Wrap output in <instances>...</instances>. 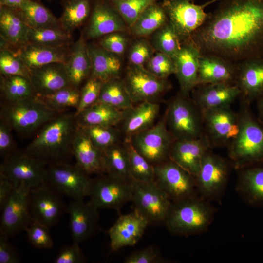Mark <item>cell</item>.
<instances>
[{"instance_id": "31", "label": "cell", "mask_w": 263, "mask_h": 263, "mask_svg": "<svg viewBox=\"0 0 263 263\" xmlns=\"http://www.w3.org/2000/svg\"><path fill=\"white\" fill-rule=\"evenodd\" d=\"M159 110L158 104L147 101L125 110L122 128L126 141H129L133 135L151 127Z\"/></svg>"}, {"instance_id": "20", "label": "cell", "mask_w": 263, "mask_h": 263, "mask_svg": "<svg viewBox=\"0 0 263 263\" xmlns=\"http://www.w3.org/2000/svg\"><path fill=\"white\" fill-rule=\"evenodd\" d=\"M202 55L196 45L189 38L181 43V47L173 57L175 73L179 84L181 93L189 96L197 85L198 71Z\"/></svg>"}, {"instance_id": "1", "label": "cell", "mask_w": 263, "mask_h": 263, "mask_svg": "<svg viewBox=\"0 0 263 263\" xmlns=\"http://www.w3.org/2000/svg\"><path fill=\"white\" fill-rule=\"evenodd\" d=\"M190 38L203 54L235 63L263 57V0H222Z\"/></svg>"}, {"instance_id": "29", "label": "cell", "mask_w": 263, "mask_h": 263, "mask_svg": "<svg viewBox=\"0 0 263 263\" xmlns=\"http://www.w3.org/2000/svg\"><path fill=\"white\" fill-rule=\"evenodd\" d=\"M236 190L248 204L263 207V162L237 170Z\"/></svg>"}, {"instance_id": "35", "label": "cell", "mask_w": 263, "mask_h": 263, "mask_svg": "<svg viewBox=\"0 0 263 263\" xmlns=\"http://www.w3.org/2000/svg\"><path fill=\"white\" fill-rule=\"evenodd\" d=\"M65 66L70 82L75 88H78L90 76L91 63L87 44L82 35L73 45Z\"/></svg>"}, {"instance_id": "51", "label": "cell", "mask_w": 263, "mask_h": 263, "mask_svg": "<svg viewBox=\"0 0 263 263\" xmlns=\"http://www.w3.org/2000/svg\"><path fill=\"white\" fill-rule=\"evenodd\" d=\"M49 227L33 220L25 229L28 238L32 245L38 249H49L53 246Z\"/></svg>"}, {"instance_id": "53", "label": "cell", "mask_w": 263, "mask_h": 263, "mask_svg": "<svg viewBox=\"0 0 263 263\" xmlns=\"http://www.w3.org/2000/svg\"><path fill=\"white\" fill-rule=\"evenodd\" d=\"M124 33L116 32L104 36L100 38L99 45L114 54L121 56L128 44V38Z\"/></svg>"}, {"instance_id": "44", "label": "cell", "mask_w": 263, "mask_h": 263, "mask_svg": "<svg viewBox=\"0 0 263 263\" xmlns=\"http://www.w3.org/2000/svg\"><path fill=\"white\" fill-rule=\"evenodd\" d=\"M132 180L144 182H154V167L141 155L130 141H126Z\"/></svg>"}, {"instance_id": "36", "label": "cell", "mask_w": 263, "mask_h": 263, "mask_svg": "<svg viewBox=\"0 0 263 263\" xmlns=\"http://www.w3.org/2000/svg\"><path fill=\"white\" fill-rule=\"evenodd\" d=\"M168 21L162 4L156 2L143 11L130 30L134 36L145 38L153 34Z\"/></svg>"}, {"instance_id": "8", "label": "cell", "mask_w": 263, "mask_h": 263, "mask_svg": "<svg viewBox=\"0 0 263 263\" xmlns=\"http://www.w3.org/2000/svg\"><path fill=\"white\" fill-rule=\"evenodd\" d=\"M47 163L25 152L14 151L4 158L0 173L5 175L15 188L23 184L32 189L48 183Z\"/></svg>"}, {"instance_id": "24", "label": "cell", "mask_w": 263, "mask_h": 263, "mask_svg": "<svg viewBox=\"0 0 263 263\" xmlns=\"http://www.w3.org/2000/svg\"><path fill=\"white\" fill-rule=\"evenodd\" d=\"M98 209L89 201L72 200L70 202L67 211L73 242L79 244L95 232L99 220Z\"/></svg>"}, {"instance_id": "46", "label": "cell", "mask_w": 263, "mask_h": 263, "mask_svg": "<svg viewBox=\"0 0 263 263\" xmlns=\"http://www.w3.org/2000/svg\"><path fill=\"white\" fill-rule=\"evenodd\" d=\"M159 0H109L121 16L129 29L133 25L143 11Z\"/></svg>"}, {"instance_id": "2", "label": "cell", "mask_w": 263, "mask_h": 263, "mask_svg": "<svg viewBox=\"0 0 263 263\" xmlns=\"http://www.w3.org/2000/svg\"><path fill=\"white\" fill-rule=\"evenodd\" d=\"M77 130L75 113L57 115L42 127L24 152L46 162L63 161L72 153Z\"/></svg>"}, {"instance_id": "57", "label": "cell", "mask_w": 263, "mask_h": 263, "mask_svg": "<svg viewBox=\"0 0 263 263\" xmlns=\"http://www.w3.org/2000/svg\"><path fill=\"white\" fill-rule=\"evenodd\" d=\"M7 236L0 233V263H18L20 258L17 250Z\"/></svg>"}, {"instance_id": "18", "label": "cell", "mask_w": 263, "mask_h": 263, "mask_svg": "<svg viewBox=\"0 0 263 263\" xmlns=\"http://www.w3.org/2000/svg\"><path fill=\"white\" fill-rule=\"evenodd\" d=\"M124 81L133 104L151 101L171 87L167 79L155 76L141 66L130 65Z\"/></svg>"}, {"instance_id": "27", "label": "cell", "mask_w": 263, "mask_h": 263, "mask_svg": "<svg viewBox=\"0 0 263 263\" xmlns=\"http://www.w3.org/2000/svg\"><path fill=\"white\" fill-rule=\"evenodd\" d=\"M236 63L212 54L202 55L198 71V85L233 83Z\"/></svg>"}, {"instance_id": "3", "label": "cell", "mask_w": 263, "mask_h": 263, "mask_svg": "<svg viewBox=\"0 0 263 263\" xmlns=\"http://www.w3.org/2000/svg\"><path fill=\"white\" fill-rule=\"evenodd\" d=\"M250 105L242 101L238 112L240 130L227 148L229 160L236 170L263 162V125Z\"/></svg>"}, {"instance_id": "14", "label": "cell", "mask_w": 263, "mask_h": 263, "mask_svg": "<svg viewBox=\"0 0 263 263\" xmlns=\"http://www.w3.org/2000/svg\"><path fill=\"white\" fill-rule=\"evenodd\" d=\"M131 181L110 173L93 180L89 201L97 209H113L119 212L131 201Z\"/></svg>"}, {"instance_id": "43", "label": "cell", "mask_w": 263, "mask_h": 263, "mask_svg": "<svg viewBox=\"0 0 263 263\" xmlns=\"http://www.w3.org/2000/svg\"><path fill=\"white\" fill-rule=\"evenodd\" d=\"M71 34L61 26L40 29L29 28V42L53 46H69L71 42Z\"/></svg>"}, {"instance_id": "17", "label": "cell", "mask_w": 263, "mask_h": 263, "mask_svg": "<svg viewBox=\"0 0 263 263\" xmlns=\"http://www.w3.org/2000/svg\"><path fill=\"white\" fill-rule=\"evenodd\" d=\"M59 193L49 183L31 189L29 207L33 220L49 228L56 225L67 210Z\"/></svg>"}, {"instance_id": "60", "label": "cell", "mask_w": 263, "mask_h": 263, "mask_svg": "<svg viewBox=\"0 0 263 263\" xmlns=\"http://www.w3.org/2000/svg\"><path fill=\"white\" fill-rule=\"evenodd\" d=\"M258 111V118L263 125V97L258 99L256 101Z\"/></svg>"}, {"instance_id": "19", "label": "cell", "mask_w": 263, "mask_h": 263, "mask_svg": "<svg viewBox=\"0 0 263 263\" xmlns=\"http://www.w3.org/2000/svg\"><path fill=\"white\" fill-rule=\"evenodd\" d=\"M234 84L240 91L242 101L250 104L263 97V57L236 63Z\"/></svg>"}, {"instance_id": "26", "label": "cell", "mask_w": 263, "mask_h": 263, "mask_svg": "<svg viewBox=\"0 0 263 263\" xmlns=\"http://www.w3.org/2000/svg\"><path fill=\"white\" fill-rule=\"evenodd\" d=\"M30 78L36 95L49 94L72 86L64 63H52L31 70Z\"/></svg>"}, {"instance_id": "10", "label": "cell", "mask_w": 263, "mask_h": 263, "mask_svg": "<svg viewBox=\"0 0 263 263\" xmlns=\"http://www.w3.org/2000/svg\"><path fill=\"white\" fill-rule=\"evenodd\" d=\"M48 183L73 200H83L90 193L93 180L76 165L52 162L47 168Z\"/></svg>"}, {"instance_id": "38", "label": "cell", "mask_w": 263, "mask_h": 263, "mask_svg": "<svg viewBox=\"0 0 263 263\" xmlns=\"http://www.w3.org/2000/svg\"><path fill=\"white\" fill-rule=\"evenodd\" d=\"M0 88L4 103L16 102L36 95L30 79L23 76L0 75Z\"/></svg>"}, {"instance_id": "4", "label": "cell", "mask_w": 263, "mask_h": 263, "mask_svg": "<svg viewBox=\"0 0 263 263\" xmlns=\"http://www.w3.org/2000/svg\"><path fill=\"white\" fill-rule=\"evenodd\" d=\"M216 209L211 202L199 195L172 202L165 221L171 233L188 236L206 232L212 223Z\"/></svg>"}, {"instance_id": "32", "label": "cell", "mask_w": 263, "mask_h": 263, "mask_svg": "<svg viewBox=\"0 0 263 263\" xmlns=\"http://www.w3.org/2000/svg\"><path fill=\"white\" fill-rule=\"evenodd\" d=\"M29 30L16 9L0 6V37L17 51L29 43Z\"/></svg>"}, {"instance_id": "12", "label": "cell", "mask_w": 263, "mask_h": 263, "mask_svg": "<svg viewBox=\"0 0 263 263\" xmlns=\"http://www.w3.org/2000/svg\"><path fill=\"white\" fill-rule=\"evenodd\" d=\"M205 135L212 147L227 149L240 130V116L231 105L212 109L202 113Z\"/></svg>"}, {"instance_id": "61", "label": "cell", "mask_w": 263, "mask_h": 263, "mask_svg": "<svg viewBox=\"0 0 263 263\" xmlns=\"http://www.w3.org/2000/svg\"><path fill=\"white\" fill-rule=\"evenodd\" d=\"M189 0L192 1V0Z\"/></svg>"}, {"instance_id": "23", "label": "cell", "mask_w": 263, "mask_h": 263, "mask_svg": "<svg viewBox=\"0 0 263 263\" xmlns=\"http://www.w3.org/2000/svg\"><path fill=\"white\" fill-rule=\"evenodd\" d=\"M212 148L205 134L196 139L176 140L171 146L169 158L195 177L204 157Z\"/></svg>"}, {"instance_id": "30", "label": "cell", "mask_w": 263, "mask_h": 263, "mask_svg": "<svg viewBox=\"0 0 263 263\" xmlns=\"http://www.w3.org/2000/svg\"><path fill=\"white\" fill-rule=\"evenodd\" d=\"M71 49L69 46H53L29 42L17 53L31 70L52 63H65Z\"/></svg>"}, {"instance_id": "59", "label": "cell", "mask_w": 263, "mask_h": 263, "mask_svg": "<svg viewBox=\"0 0 263 263\" xmlns=\"http://www.w3.org/2000/svg\"><path fill=\"white\" fill-rule=\"evenodd\" d=\"M27 0H0V6L18 9L21 7Z\"/></svg>"}, {"instance_id": "22", "label": "cell", "mask_w": 263, "mask_h": 263, "mask_svg": "<svg viewBox=\"0 0 263 263\" xmlns=\"http://www.w3.org/2000/svg\"><path fill=\"white\" fill-rule=\"evenodd\" d=\"M149 225L148 221L135 210L120 215L108 231L111 250L116 251L125 246L135 245Z\"/></svg>"}, {"instance_id": "37", "label": "cell", "mask_w": 263, "mask_h": 263, "mask_svg": "<svg viewBox=\"0 0 263 263\" xmlns=\"http://www.w3.org/2000/svg\"><path fill=\"white\" fill-rule=\"evenodd\" d=\"M16 9L30 28L40 29L60 26L59 19L49 9L38 1L27 0Z\"/></svg>"}, {"instance_id": "49", "label": "cell", "mask_w": 263, "mask_h": 263, "mask_svg": "<svg viewBox=\"0 0 263 263\" xmlns=\"http://www.w3.org/2000/svg\"><path fill=\"white\" fill-rule=\"evenodd\" d=\"M144 67L150 73L161 79H167L169 75L175 73L173 59L164 53L157 51Z\"/></svg>"}, {"instance_id": "15", "label": "cell", "mask_w": 263, "mask_h": 263, "mask_svg": "<svg viewBox=\"0 0 263 263\" xmlns=\"http://www.w3.org/2000/svg\"><path fill=\"white\" fill-rule=\"evenodd\" d=\"M189 0H163L161 3L169 21L176 32L181 43L189 39L205 22L208 13L205 5H197Z\"/></svg>"}, {"instance_id": "33", "label": "cell", "mask_w": 263, "mask_h": 263, "mask_svg": "<svg viewBox=\"0 0 263 263\" xmlns=\"http://www.w3.org/2000/svg\"><path fill=\"white\" fill-rule=\"evenodd\" d=\"M91 63L90 76L105 82L119 77L122 63L119 56L101 47L99 44H87Z\"/></svg>"}, {"instance_id": "42", "label": "cell", "mask_w": 263, "mask_h": 263, "mask_svg": "<svg viewBox=\"0 0 263 263\" xmlns=\"http://www.w3.org/2000/svg\"><path fill=\"white\" fill-rule=\"evenodd\" d=\"M101 151L107 173L132 180L129 155L125 145L122 146L117 143Z\"/></svg>"}, {"instance_id": "11", "label": "cell", "mask_w": 263, "mask_h": 263, "mask_svg": "<svg viewBox=\"0 0 263 263\" xmlns=\"http://www.w3.org/2000/svg\"><path fill=\"white\" fill-rule=\"evenodd\" d=\"M154 167L155 184L172 202L198 195L194 177L170 159Z\"/></svg>"}, {"instance_id": "25", "label": "cell", "mask_w": 263, "mask_h": 263, "mask_svg": "<svg viewBox=\"0 0 263 263\" xmlns=\"http://www.w3.org/2000/svg\"><path fill=\"white\" fill-rule=\"evenodd\" d=\"M192 92V99L202 113L230 106L241 95L240 90L233 83L199 84Z\"/></svg>"}, {"instance_id": "45", "label": "cell", "mask_w": 263, "mask_h": 263, "mask_svg": "<svg viewBox=\"0 0 263 263\" xmlns=\"http://www.w3.org/2000/svg\"><path fill=\"white\" fill-rule=\"evenodd\" d=\"M151 43L155 51L172 58L178 52L181 45L179 37L169 21L152 34Z\"/></svg>"}, {"instance_id": "56", "label": "cell", "mask_w": 263, "mask_h": 263, "mask_svg": "<svg viewBox=\"0 0 263 263\" xmlns=\"http://www.w3.org/2000/svg\"><path fill=\"white\" fill-rule=\"evenodd\" d=\"M12 129L4 120H0V154L5 157L14 151V142L12 134Z\"/></svg>"}, {"instance_id": "34", "label": "cell", "mask_w": 263, "mask_h": 263, "mask_svg": "<svg viewBox=\"0 0 263 263\" xmlns=\"http://www.w3.org/2000/svg\"><path fill=\"white\" fill-rule=\"evenodd\" d=\"M125 110H121L109 105L96 102L76 115L77 127H114L123 119Z\"/></svg>"}, {"instance_id": "41", "label": "cell", "mask_w": 263, "mask_h": 263, "mask_svg": "<svg viewBox=\"0 0 263 263\" xmlns=\"http://www.w3.org/2000/svg\"><path fill=\"white\" fill-rule=\"evenodd\" d=\"M80 91L73 86L45 95H36L35 99L50 110L59 113L66 109H77Z\"/></svg>"}, {"instance_id": "13", "label": "cell", "mask_w": 263, "mask_h": 263, "mask_svg": "<svg viewBox=\"0 0 263 263\" xmlns=\"http://www.w3.org/2000/svg\"><path fill=\"white\" fill-rule=\"evenodd\" d=\"M174 140L167 128L164 117L150 128L133 135L128 141L151 164L155 166L169 158Z\"/></svg>"}, {"instance_id": "58", "label": "cell", "mask_w": 263, "mask_h": 263, "mask_svg": "<svg viewBox=\"0 0 263 263\" xmlns=\"http://www.w3.org/2000/svg\"><path fill=\"white\" fill-rule=\"evenodd\" d=\"M15 187L13 183L3 174L0 173V209L11 196Z\"/></svg>"}, {"instance_id": "47", "label": "cell", "mask_w": 263, "mask_h": 263, "mask_svg": "<svg viewBox=\"0 0 263 263\" xmlns=\"http://www.w3.org/2000/svg\"><path fill=\"white\" fill-rule=\"evenodd\" d=\"M0 75H14L30 77V70L17 52L9 48L0 49Z\"/></svg>"}, {"instance_id": "52", "label": "cell", "mask_w": 263, "mask_h": 263, "mask_svg": "<svg viewBox=\"0 0 263 263\" xmlns=\"http://www.w3.org/2000/svg\"><path fill=\"white\" fill-rule=\"evenodd\" d=\"M90 77L80 91L78 106L75 115H76L98 100L103 82L94 78Z\"/></svg>"}, {"instance_id": "39", "label": "cell", "mask_w": 263, "mask_h": 263, "mask_svg": "<svg viewBox=\"0 0 263 263\" xmlns=\"http://www.w3.org/2000/svg\"><path fill=\"white\" fill-rule=\"evenodd\" d=\"M96 102L103 103L121 110L133 106L124 80L119 77L112 78L102 84Z\"/></svg>"}, {"instance_id": "55", "label": "cell", "mask_w": 263, "mask_h": 263, "mask_svg": "<svg viewBox=\"0 0 263 263\" xmlns=\"http://www.w3.org/2000/svg\"><path fill=\"white\" fill-rule=\"evenodd\" d=\"M163 260L158 250L154 246H149L137 250L126 258L125 263H156L162 262Z\"/></svg>"}, {"instance_id": "7", "label": "cell", "mask_w": 263, "mask_h": 263, "mask_svg": "<svg viewBox=\"0 0 263 263\" xmlns=\"http://www.w3.org/2000/svg\"><path fill=\"white\" fill-rule=\"evenodd\" d=\"M231 167L229 160L211 150L208 152L194 177L198 195L210 202H220L225 191Z\"/></svg>"}, {"instance_id": "40", "label": "cell", "mask_w": 263, "mask_h": 263, "mask_svg": "<svg viewBox=\"0 0 263 263\" xmlns=\"http://www.w3.org/2000/svg\"><path fill=\"white\" fill-rule=\"evenodd\" d=\"M63 12L59 19L60 26L71 33L81 26L91 12V0H63Z\"/></svg>"}, {"instance_id": "6", "label": "cell", "mask_w": 263, "mask_h": 263, "mask_svg": "<svg viewBox=\"0 0 263 263\" xmlns=\"http://www.w3.org/2000/svg\"><path fill=\"white\" fill-rule=\"evenodd\" d=\"M35 97L2 103L0 119L6 122L17 133L26 135L42 127L57 115L58 113L47 108Z\"/></svg>"}, {"instance_id": "50", "label": "cell", "mask_w": 263, "mask_h": 263, "mask_svg": "<svg viewBox=\"0 0 263 263\" xmlns=\"http://www.w3.org/2000/svg\"><path fill=\"white\" fill-rule=\"evenodd\" d=\"M155 51L148 40L144 38H138L129 48L128 56L130 65L145 66Z\"/></svg>"}, {"instance_id": "5", "label": "cell", "mask_w": 263, "mask_h": 263, "mask_svg": "<svg viewBox=\"0 0 263 263\" xmlns=\"http://www.w3.org/2000/svg\"><path fill=\"white\" fill-rule=\"evenodd\" d=\"M165 118L175 140L196 139L205 134L202 113L189 96L181 93L169 103Z\"/></svg>"}, {"instance_id": "21", "label": "cell", "mask_w": 263, "mask_h": 263, "mask_svg": "<svg viewBox=\"0 0 263 263\" xmlns=\"http://www.w3.org/2000/svg\"><path fill=\"white\" fill-rule=\"evenodd\" d=\"M129 28L108 0H94L86 31L89 39L100 38L107 34L125 32Z\"/></svg>"}, {"instance_id": "9", "label": "cell", "mask_w": 263, "mask_h": 263, "mask_svg": "<svg viewBox=\"0 0 263 263\" xmlns=\"http://www.w3.org/2000/svg\"><path fill=\"white\" fill-rule=\"evenodd\" d=\"M131 201L134 210L152 223H164L172 204L166 193L154 182L132 180Z\"/></svg>"}, {"instance_id": "48", "label": "cell", "mask_w": 263, "mask_h": 263, "mask_svg": "<svg viewBox=\"0 0 263 263\" xmlns=\"http://www.w3.org/2000/svg\"><path fill=\"white\" fill-rule=\"evenodd\" d=\"M78 128L101 150L117 144L119 139V132L113 127L88 126Z\"/></svg>"}, {"instance_id": "16", "label": "cell", "mask_w": 263, "mask_h": 263, "mask_svg": "<svg viewBox=\"0 0 263 263\" xmlns=\"http://www.w3.org/2000/svg\"><path fill=\"white\" fill-rule=\"evenodd\" d=\"M31 188L22 184L15 188L1 211L0 233L13 236L23 230L33 221L29 207Z\"/></svg>"}, {"instance_id": "54", "label": "cell", "mask_w": 263, "mask_h": 263, "mask_svg": "<svg viewBox=\"0 0 263 263\" xmlns=\"http://www.w3.org/2000/svg\"><path fill=\"white\" fill-rule=\"evenodd\" d=\"M78 243H73L70 245L61 248L54 260L55 263H82L86 259Z\"/></svg>"}, {"instance_id": "28", "label": "cell", "mask_w": 263, "mask_h": 263, "mask_svg": "<svg viewBox=\"0 0 263 263\" xmlns=\"http://www.w3.org/2000/svg\"><path fill=\"white\" fill-rule=\"evenodd\" d=\"M72 153L75 157L76 165L88 175L107 173L102 151L78 127L72 144Z\"/></svg>"}, {"instance_id": "62", "label": "cell", "mask_w": 263, "mask_h": 263, "mask_svg": "<svg viewBox=\"0 0 263 263\" xmlns=\"http://www.w3.org/2000/svg\"></svg>"}]
</instances>
